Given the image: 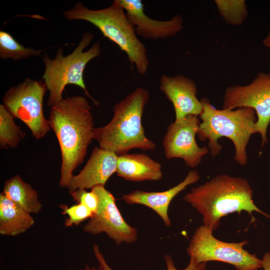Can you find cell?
<instances>
[{
	"instance_id": "obj_15",
	"label": "cell",
	"mask_w": 270,
	"mask_h": 270,
	"mask_svg": "<svg viewBox=\"0 0 270 270\" xmlns=\"http://www.w3.org/2000/svg\"><path fill=\"white\" fill-rule=\"evenodd\" d=\"M200 178L196 170H190L182 182L168 190L160 192L134 190L124 194L122 200L128 204H140L150 208L160 217L164 224L169 226L172 224L168 215L170 202L188 186L196 182Z\"/></svg>"
},
{
	"instance_id": "obj_16",
	"label": "cell",
	"mask_w": 270,
	"mask_h": 270,
	"mask_svg": "<svg viewBox=\"0 0 270 270\" xmlns=\"http://www.w3.org/2000/svg\"><path fill=\"white\" fill-rule=\"evenodd\" d=\"M117 176L132 182L156 181L163 174L161 164L144 154H126L118 157Z\"/></svg>"
},
{
	"instance_id": "obj_8",
	"label": "cell",
	"mask_w": 270,
	"mask_h": 270,
	"mask_svg": "<svg viewBox=\"0 0 270 270\" xmlns=\"http://www.w3.org/2000/svg\"><path fill=\"white\" fill-rule=\"evenodd\" d=\"M47 90L44 82L26 78L10 88L2 99L3 104L14 118L28 126L37 140L44 137L51 128L43 112V100Z\"/></svg>"
},
{
	"instance_id": "obj_9",
	"label": "cell",
	"mask_w": 270,
	"mask_h": 270,
	"mask_svg": "<svg viewBox=\"0 0 270 270\" xmlns=\"http://www.w3.org/2000/svg\"><path fill=\"white\" fill-rule=\"evenodd\" d=\"M242 107H250L255 110L256 132L261 135L264 146L268 142L266 132L270 122V73L258 74L248 85H234L226 88L222 109Z\"/></svg>"
},
{
	"instance_id": "obj_27",
	"label": "cell",
	"mask_w": 270,
	"mask_h": 270,
	"mask_svg": "<svg viewBox=\"0 0 270 270\" xmlns=\"http://www.w3.org/2000/svg\"><path fill=\"white\" fill-rule=\"evenodd\" d=\"M81 270H99L98 268H96L95 267H90L88 264H86L84 267Z\"/></svg>"
},
{
	"instance_id": "obj_19",
	"label": "cell",
	"mask_w": 270,
	"mask_h": 270,
	"mask_svg": "<svg viewBox=\"0 0 270 270\" xmlns=\"http://www.w3.org/2000/svg\"><path fill=\"white\" fill-rule=\"evenodd\" d=\"M14 117L2 104L0 105V146L15 148L26 134L16 126Z\"/></svg>"
},
{
	"instance_id": "obj_14",
	"label": "cell",
	"mask_w": 270,
	"mask_h": 270,
	"mask_svg": "<svg viewBox=\"0 0 270 270\" xmlns=\"http://www.w3.org/2000/svg\"><path fill=\"white\" fill-rule=\"evenodd\" d=\"M118 156L114 153L95 146L86 165L73 176L68 186L70 192L104 186L116 171Z\"/></svg>"
},
{
	"instance_id": "obj_13",
	"label": "cell",
	"mask_w": 270,
	"mask_h": 270,
	"mask_svg": "<svg viewBox=\"0 0 270 270\" xmlns=\"http://www.w3.org/2000/svg\"><path fill=\"white\" fill-rule=\"evenodd\" d=\"M160 90L172 102L175 112V120L188 116H200L203 106L196 97L195 82L184 75L169 76L162 74Z\"/></svg>"
},
{
	"instance_id": "obj_26",
	"label": "cell",
	"mask_w": 270,
	"mask_h": 270,
	"mask_svg": "<svg viewBox=\"0 0 270 270\" xmlns=\"http://www.w3.org/2000/svg\"><path fill=\"white\" fill-rule=\"evenodd\" d=\"M263 45L270 49V32H269L262 41Z\"/></svg>"
},
{
	"instance_id": "obj_7",
	"label": "cell",
	"mask_w": 270,
	"mask_h": 270,
	"mask_svg": "<svg viewBox=\"0 0 270 270\" xmlns=\"http://www.w3.org/2000/svg\"><path fill=\"white\" fill-rule=\"evenodd\" d=\"M212 232L202 225L192 237L187 252L196 263L219 261L232 265L236 270H258L262 268V260L244 248L248 241L222 242L214 238Z\"/></svg>"
},
{
	"instance_id": "obj_4",
	"label": "cell",
	"mask_w": 270,
	"mask_h": 270,
	"mask_svg": "<svg viewBox=\"0 0 270 270\" xmlns=\"http://www.w3.org/2000/svg\"><path fill=\"white\" fill-rule=\"evenodd\" d=\"M200 100L203 110L200 116L202 122L197 134L199 140H208V147L210 155L216 156L222 148L218 139L222 136L228 138L234 146V160L241 166L246 165L248 162L246 146L250 136L256 133L255 110L250 107L219 110L206 98Z\"/></svg>"
},
{
	"instance_id": "obj_22",
	"label": "cell",
	"mask_w": 270,
	"mask_h": 270,
	"mask_svg": "<svg viewBox=\"0 0 270 270\" xmlns=\"http://www.w3.org/2000/svg\"><path fill=\"white\" fill-rule=\"evenodd\" d=\"M93 251L94 256L99 263V270H112L107 264L103 254L100 252L98 246L94 244ZM166 266V270H178L174 264L172 257L169 254H166L164 256ZM207 262L196 263L194 260L190 258L189 264L188 266L182 270H206Z\"/></svg>"
},
{
	"instance_id": "obj_11",
	"label": "cell",
	"mask_w": 270,
	"mask_h": 270,
	"mask_svg": "<svg viewBox=\"0 0 270 270\" xmlns=\"http://www.w3.org/2000/svg\"><path fill=\"white\" fill-rule=\"evenodd\" d=\"M198 116H188L168 125L162 140L167 158H181L186 166L194 168L208 153V147H200L196 140L200 122Z\"/></svg>"
},
{
	"instance_id": "obj_20",
	"label": "cell",
	"mask_w": 270,
	"mask_h": 270,
	"mask_svg": "<svg viewBox=\"0 0 270 270\" xmlns=\"http://www.w3.org/2000/svg\"><path fill=\"white\" fill-rule=\"evenodd\" d=\"M44 50L26 48L8 32L0 31V56L4 60H20L33 56H41Z\"/></svg>"
},
{
	"instance_id": "obj_23",
	"label": "cell",
	"mask_w": 270,
	"mask_h": 270,
	"mask_svg": "<svg viewBox=\"0 0 270 270\" xmlns=\"http://www.w3.org/2000/svg\"><path fill=\"white\" fill-rule=\"evenodd\" d=\"M62 214H66L68 218L64 222L66 227L78 225L84 220L90 218L94 213L84 205L78 204L70 206L62 205Z\"/></svg>"
},
{
	"instance_id": "obj_1",
	"label": "cell",
	"mask_w": 270,
	"mask_h": 270,
	"mask_svg": "<svg viewBox=\"0 0 270 270\" xmlns=\"http://www.w3.org/2000/svg\"><path fill=\"white\" fill-rule=\"evenodd\" d=\"M91 109L88 100L81 96L63 99L51 108L48 122L61 151L60 187L68 188L94 139Z\"/></svg>"
},
{
	"instance_id": "obj_17",
	"label": "cell",
	"mask_w": 270,
	"mask_h": 270,
	"mask_svg": "<svg viewBox=\"0 0 270 270\" xmlns=\"http://www.w3.org/2000/svg\"><path fill=\"white\" fill-rule=\"evenodd\" d=\"M34 224L30 214L0 194V234L16 236L30 229Z\"/></svg>"
},
{
	"instance_id": "obj_24",
	"label": "cell",
	"mask_w": 270,
	"mask_h": 270,
	"mask_svg": "<svg viewBox=\"0 0 270 270\" xmlns=\"http://www.w3.org/2000/svg\"><path fill=\"white\" fill-rule=\"evenodd\" d=\"M73 200L90 210L94 214L98 206V198L97 195L92 190L87 192L86 190H78L70 192Z\"/></svg>"
},
{
	"instance_id": "obj_3",
	"label": "cell",
	"mask_w": 270,
	"mask_h": 270,
	"mask_svg": "<svg viewBox=\"0 0 270 270\" xmlns=\"http://www.w3.org/2000/svg\"><path fill=\"white\" fill-rule=\"evenodd\" d=\"M149 98L146 89L138 87L114 106L110 122L94 129V139L100 148L118 156L134 148L143 151L156 148L155 143L146 136L142 124L144 108Z\"/></svg>"
},
{
	"instance_id": "obj_25",
	"label": "cell",
	"mask_w": 270,
	"mask_h": 270,
	"mask_svg": "<svg viewBox=\"0 0 270 270\" xmlns=\"http://www.w3.org/2000/svg\"><path fill=\"white\" fill-rule=\"evenodd\" d=\"M262 266L264 270H270V252L264 255L262 259Z\"/></svg>"
},
{
	"instance_id": "obj_6",
	"label": "cell",
	"mask_w": 270,
	"mask_h": 270,
	"mask_svg": "<svg viewBox=\"0 0 270 270\" xmlns=\"http://www.w3.org/2000/svg\"><path fill=\"white\" fill-rule=\"evenodd\" d=\"M93 38L94 35L90 32L83 34L78 46L66 56H64L62 48L58 50L53 59H50L46 54L42 56L45 70L42 78L49 90L48 106L52 108L64 99L62 93L68 84H75L83 89L93 102L98 104V102L94 100L88 92L83 77L87 64L101 54L99 42H95L88 50L84 51L90 45Z\"/></svg>"
},
{
	"instance_id": "obj_12",
	"label": "cell",
	"mask_w": 270,
	"mask_h": 270,
	"mask_svg": "<svg viewBox=\"0 0 270 270\" xmlns=\"http://www.w3.org/2000/svg\"><path fill=\"white\" fill-rule=\"evenodd\" d=\"M134 26L136 34L146 39L158 40L174 36L183 28V18L178 14L167 20H158L145 13L141 0H118Z\"/></svg>"
},
{
	"instance_id": "obj_5",
	"label": "cell",
	"mask_w": 270,
	"mask_h": 270,
	"mask_svg": "<svg viewBox=\"0 0 270 270\" xmlns=\"http://www.w3.org/2000/svg\"><path fill=\"white\" fill-rule=\"evenodd\" d=\"M64 16L67 20H84L96 26L126 54L139 74H146L149 66L146 48L137 37L134 26L118 0L107 8L95 10L78 2L66 10Z\"/></svg>"
},
{
	"instance_id": "obj_2",
	"label": "cell",
	"mask_w": 270,
	"mask_h": 270,
	"mask_svg": "<svg viewBox=\"0 0 270 270\" xmlns=\"http://www.w3.org/2000/svg\"><path fill=\"white\" fill-rule=\"evenodd\" d=\"M252 192L244 178L220 174L192 188L184 200L202 216L203 225L213 232L218 228L221 218L230 214H240L245 211L251 216L252 222L256 220L254 212L270 218L254 204Z\"/></svg>"
},
{
	"instance_id": "obj_10",
	"label": "cell",
	"mask_w": 270,
	"mask_h": 270,
	"mask_svg": "<svg viewBox=\"0 0 270 270\" xmlns=\"http://www.w3.org/2000/svg\"><path fill=\"white\" fill-rule=\"evenodd\" d=\"M91 190L98 197V206L83 226V231L93 235L104 232L118 245L135 242L138 230L124 220L111 192L104 186L94 187Z\"/></svg>"
},
{
	"instance_id": "obj_18",
	"label": "cell",
	"mask_w": 270,
	"mask_h": 270,
	"mask_svg": "<svg viewBox=\"0 0 270 270\" xmlns=\"http://www.w3.org/2000/svg\"><path fill=\"white\" fill-rule=\"evenodd\" d=\"M2 193L30 214H38L42 209L38 192L18 174L5 182Z\"/></svg>"
},
{
	"instance_id": "obj_21",
	"label": "cell",
	"mask_w": 270,
	"mask_h": 270,
	"mask_svg": "<svg viewBox=\"0 0 270 270\" xmlns=\"http://www.w3.org/2000/svg\"><path fill=\"white\" fill-rule=\"evenodd\" d=\"M214 2L220 15L228 24L240 26L248 18L244 0H215Z\"/></svg>"
}]
</instances>
